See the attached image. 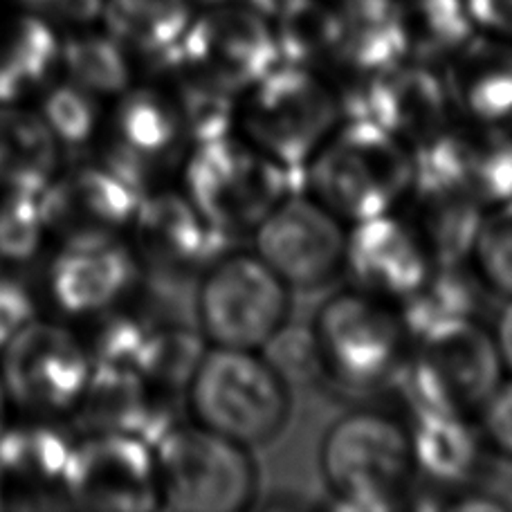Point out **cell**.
I'll return each instance as SVG.
<instances>
[{
	"instance_id": "836d02e7",
	"label": "cell",
	"mask_w": 512,
	"mask_h": 512,
	"mask_svg": "<svg viewBox=\"0 0 512 512\" xmlns=\"http://www.w3.org/2000/svg\"><path fill=\"white\" fill-rule=\"evenodd\" d=\"M43 122L63 144H86L99 122V104L95 95L86 88L77 84L59 86L45 99Z\"/></svg>"
},
{
	"instance_id": "277c9868",
	"label": "cell",
	"mask_w": 512,
	"mask_h": 512,
	"mask_svg": "<svg viewBox=\"0 0 512 512\" xmlns=\"http://www.w3.org/2000/svg\"><path fill=\"white\" fill-rule=\"evenodd\" d=\"M176 187L214 232L239 243L299 187V176L227 131L191 146L176 173Z\"/></svg>"
},
{
	"instance_id": "e575fe53",
	"label": "cell",
	"mask_w": 512,
	"mask_h": 512,
	"mask_svg": "<svg viewBox=\"0 0 512 512\" xmlns=\"http://www.w3.org/2000/svg\"><path fill=\"white\" fill-rule=\"evenodd\" d=\"M261 353L290 384V389L297 384L322 382V369H319L315 342L308 326L288 322L263 346Z\"/></svg>"
},
{
	"instance_id": "3957f363",
	"label": "cell",
	"mask_w": 512,
	"mask_h": 512,
	"mask_svg": "<svg viewBox=\"0 0 512 512\" xmlns=\"http://www.w3.org/2000/svg\"><path fill=\"white\" fill-rule=\"evenodd\" d=\"M308 328L322 384L349 398L393 389L414 342L398 304L346 283L317 306Z\"/></svg>"
},
{
	"instance_id": "1f68e13d",
	"label": "cell",
	"mask_w": 512,
	"mask_h": 512,
	"mask_svg": "<svg viewBox=\"0 0 512 512\" xmlns=\"http://www.w3.org/2000/svg\"><path fill=\"white\" fill-rule=\"evenodd\" d=\"M468 263L490 297L512 299V203L483 214Z\"/></svg>"
},
{
	"instance_id": "6da1fadb",
	"label": "cell",
	"mask_w": 512,
	"mask_h": 512,
	"mask_svg": "<svg viewBox=\"0 0 512 512\" xmlns=\"http://www.w3.org/2000/svg\"><path fill=\"white\" fill-rule=\"evenodd\" d=\"M317 468L335 508H411L418 479L407 418L380 407L344 411L322 434Z\"/></svg>"
},
{
	"instance_id": "2e32d148",
	"label": "cell",
	"mask_w": 512,
	"mask_h": 512,
	"mask_svg": "<svg viewBox=\"0 0 512 512\" xmlns=\"http://www.w3.org/2000/svg\"><path fill=\"white\" fill-rule=\"evenodd\" d=\"M90 358L75 337L50 324H27L5 346L3 376L9 396L30 409H66L84 391Z\"/></svg>"
},
{
	"instance_id": "f546056e",
	"label": "cell",
	"mask_w": 512,
	"mask_h": 512,
	"mask_svg": "<svg viewBox=\"0 0 512 512\" xmlns=\"http://www.w3.org/2000/svg\"><path fill=\"white\" fill-rule=\"evenodd\" d=\"M72 445L50 425H23L0 434V470L30 486L61 483Z\"/></svg>"
},
{
	"instance_id": "d6a6232c",
	"label": "cell",
	"mask_w": 512,
	"mask_h": 512,
	"mask_svg": "<svg viewBox=\"0 0 512 512\" xmlns=\"http://www.w3.org/2000/svg\"><path fill=\"white\" fill-rule=\"evenodd\" d=\"M45 232L41 194L7 191L0 203V256L27 261L39 252Z\"/></svg>"
},
{
	"instance_id": "8992f818",
	"label": "cell",
	"mask_w": 512,
	"mask_h": 512,
	"mask_svg": "<svg viewBox=\"0 0 512 512\" xmlns=\"http://www.w3.org/2000/svg\"><path fill=\"white\" fill-rule=\"evenodd\" d=\"M290 414V384L261 351L207 346L185 393L191 423L256 450L277 441Z\"/></svg>"
},
{
	"instance_id": "ffe728a7",
	"label": "cell",
	"mask_w": 512,
	"mask_h": 512,
	"mask_svg": "<svg viewBox=\"0 0 512 512\" xmlns=\"http://www.w3.org/2000/svg\"><path fill=\"white\" fill-rule=\"evenodd\" d=\"M416 169L450 178L486 212L508 205L512 203V124L461 120L441 144L418 155Z\"/></svg>"
},
{
	"instance_id": "e0dca14e",
	"label": "cell",
	"mask_w": 512,
	"mask_h": 512,
	"mask_svg": "<svg viewBox=\"0 0 512 512\" xmlns=\"http://www.w3.org/2000/svg\"><path fill=\"white\" fill-rule=\"evenodd\" d=\"M144 196L104 162L75 169L41 191L45 230L68 245L115 241L131 227Z\"/></svg>"
},
{
	"instance_id": "5bb4252c",
	"label": "cell",
	"mask_w": 512,
	"mask_h": 512,
	"mask_svg": "<svg viewBox=\"0 0 512 512\" xmlns=\"http://www.w3.org/2000/svg\"><path fill=\"white\" fill-rule=\"evenodd\" d=\"M63 490L72 504L90 510L160 508L153 445L126 434H90L72 445Z\"/></svg>"
},
{
	"instance_id": "83f0119b",
	"label": "cell",
	"mask_w": 512,
	"mask_h": 512,
	"mask_svg": "<svg viewBox=\"0 0 512 512\" xmlns=\"http://www.w3.org/2000/svg\"><path fill=\"white\" fill-rule=\"evenodd\" d=\"M57 162V137L41 117L0 108V189L41 194Z\"/></svg>"
},
{
	"instance_id": "74e56055",
	"label": "cell",
	"mask_w": 512,
	"mask_h": 512,
	"mask_svg": "<svg viewBox=\"0 0 512 512\" xmlns=\"http://www.w3.org/2000/svg\"><path fill=\"white\" fill-rule=\"evenodd\" d=\"M477 32L512 41V0H465Z\"/></svg>"
},
{
	"instance_id": "4dcf8cb0",
	"label": "cell",
	"mask_w": 512,
	"mask_h": 512,
	"mask_svg": "<svg viewBox=\"0 0 512 512\" xmlns=\"http://www.w3.org/2000/svg\"><path fill=\"white\" fill-rule=\"evenodd\" d=\"M126 48L115 36L88 34L66 43L61 61L75 84L93 95H122L133 86Z\"/></svg>"
},
{
	"instance_id": "484cf974",
	"label": "cell",
	"mask_w": 512,
	"mask_h": 512,
	"mask_svg": "<svg viewBox=\"0 0 512 512\" xmlns=\"http://www.w3.org/2000/svg\"><path fill=\"white\" fill-rule=\"evenodd\" d=\"M407 59L443 68L477 25L465 0H393Z\"/></svg>"
},
{
	"instance_id": "4fadbf2b",
	"label": "cell",
	"mask_w": 512,
	"mask_h": 512,
	"mask_svg": "<svg viewBox=\"0 0 512 512\" xmlns=\"http://www.w3.org/2000/svg\"><path fill=\"white\" fill-rule=\"evenodd\" d=\"M173 52L232 95L281 61L274 25L250 5H214L200 12Z\"/></svg>"
},
{
	"instance_id": "30bf717a",
	"label": "cell",
	"mask_w": 512,
	"mask_h": 512,
	"mask_svg": "<svg viewBox=\"0 0 512 512\" xmlns=\"http://www.w3.org/2000/svg\"><path fill=\"white\" fill-rule=\"evenodd\" d=\"M128 232L142 286L176 295H191L207 265L234 245L205 223L176 185L146 191Z\"/></svg>"
},
{
	"instance_id": "f1b7e54d",
	"label": "cell",
	"mask_w": 512,
	"mask_h": 512,
	"mask_svg": "<svg viewBox=\"0 0 512 512\" xmlns=\"http://www.w3.org/2000/svg\"><path fill=\"white\" fill-rule=\"evenodd\" d=\"M205 351L207 342L189 319L153 322L137 360V373L158 396L185 407L189 380Z\"/></svg>"
},
{
	"instance_id": "52a82bcc",
	"label": "cell",
	"mask_w": 512,
	"mask_h": 512,
	"mask_svg": "<svg viewBox=\"0 0 512 512\" xmlns=\"http://www.w3.org/2000/svg\"><path fill=\"white\" fill-rule=\"evenodd\" d=\"M292 292L250 245L234 243L196 279L191 315L207 346L261 351L292 319Z\"/></svg>"
},
{
	"instance_id": "ab89813d",
	"label": "cell",
	"mask_w": 512,
	"mask_h": 512,
	"mask_svg": "<svg viewBox=\"0 0 512 512\" xmlns=\"http://www.w3.org/2000/svg\"><path fill=\"white\" fill-rule=\"evenodd\" d=\"M308 0H248V5L259 12L263 18H268L272 23H279L283 18L297 12L299 7H304Z\"/></svg>"
},
{
	"instance_id": "603a6c76",
	"label": "cell",
	"mask_w": 512,
	"mask_h": 512,
	"mask_svg": "<svg viewBox=\"0 0 512 512\" xmlns=\"http://www.w3.org/2000/svg\"><path fill=\"white\" fill-rule=\"evenodd\" d=\"M140 281V265L120 239L68 245L50 274L54 299L72 315L104 313Z\"/></svg>"
},
{
	"instance_id": "ac0fdd59",
	"label": "cell",
	"mask_w": 512,
	"mask_h": 512,
	"mask_svg": "<svg viewBox=\"0 0 512 512\" xmlns=\"http://www.w3.org/2000/svg\"><path fill=\"white\" fill-rule=\"evenodd\" d=\"M405 418L418 479L411 508H429V501L438 495L434 510H441L445 497L483 486L492 456L477 418L425 411H414Z\"/></svg>"
},
{
	"instance_id": "8fae6325",
	"label": "cell",
	"mask_w": 512,
	"mask_h": 512,
	"mask_svg": "<svg viewBox=\"0 0 512 512\" xmlns=\"http://www.w3.org/2000/svg\"><path fill=\"white\" fill-rule=\"evenodd\" d=\"M346 232L342 218L304 187H295L248 241L292 290H319L342 279Z\"/></svg>"
},
{
	"instance_id": "5b68a950",
	"label": "cell",
	"mask_w": 512,
	"mask_h": 512,
	"mask_svg": "<svg viewBox=\"0 0 512 512\" xmlns=\"http://www.w3.org/2000/svg\"><path fill=\"white\" fill-rule=\"evenodd\" d=\"M344 117L340 90L331 79L279 61L236 95L232 131L299 176Z\"/></svg>"
},
{
	"instance_id": "44dd1931",
	"label": "cell",
	"mask_w": 512,
	"mask_h": 512,
	"mask_svg": "<svg viewBox=\"0 0 512 512\" xmlns=\"http://www.w3.org/2000/svg\"><path fill=\"white\" fill-rule=\"evenodd\" d=\"M79 427L88 434H126L155 445L185 407L155 393L135 369L93 364L77 400Z\"/></svg>"
},
{
	"instance_id": "7bdbcfd3",
	"label": "cell",
	"mask_w": 512,
	"mask_h": 512,
	"mask_svg": "<svg viewBox=\"0 0 512 512\" xmlns=\"http://www.w3.org/2000/svg\"><path fill=\"white\" fill-rule=\"evenodd\" d=\"M0 486H3V470H0Z\"/></svg>"
},
{
	"instance_id": "4316f807",
	"label": "cell",
	"mask_w": 512,
	"mask_h": 512,
	"mask_svg": "<svg viewBox=\"0 0 512 512\" xmlns=\"http://www.w3.org/2000/svg\"><path fill=\"white\" fill-rule=\"evenodd\" d=\"M108 32L146 63L178 48L194 18L189 0H108Z\"/></svg>"
},
{
	"instance_id": "cb8c5ba5",
	"label": "cell",
	"mask_w": 512,
	"mask_h": 512,
	"mask_svg": "<svg viewBox=\"0 0 512 512\" xmlns=\"http://www.w3.org/2000/svg\"><path fill=\"white\" fill-rule=\"evenodd\" d=\"M465 122H512V41L477 32L441 68Z\"/></svg>"
},
{
	"instance_id": "7c38bea8",
	"label": "cell",
	"mask_w": 512,
	"mask_h": 512,
	"mask_svg": "<svg viewBox=\"0 0 512 512\" xmlns=\"http://www.w3.org/2000/svg\"><path fill=\"white\" fill-rule=\"evenodd\" d=\"M191 146L176 99L153 77L149 84L131 86L120 95L104 164L146 194L162 187L167 178L176 180Z\"/></svg>"
},
{
	"instance_id": "d6986e66",
	"label": "cell",
	"mask_w": 512,
	"mask_h": 512,
	"mask_svg": "<svg viewBox=\"0 0 512 512\" xmlns=\"http://www.w3.org/2000/svg\"><path fill=\"white\" fill-rule=\"evenodd\" d=\"M432 270V259L398 212L349 225L342 263L346 286L400 306Z\"/></svg>"
},
{
	"instance_id": "d590c367",
	"label": "cell",
	"mask_w": 512,
	"mask_h": 512,
	"mask_svg": "<svg viewBox=\"0 0 512 512\" xmlns=\"http://www.w3.org/2000/svg\"><path fill=\"white\" fill-rule=\"evenodd\" d=\"M474 418L492 459L512 463V376L499 382Z\"/></svg>"
},
{
	"instance_id": "ba28073f",
	"label": "cell",
	"mask_w": 512,
	"mask_h": 512,
	"mask_svg": "<svg viewBox=\"0 0 512 512\" xmlns=\"http://www.w3.org/2000/svg\"><path fill=\"white\" fill-rule=\"evenodd\" d=\"M504 378L490 324L474 319L416 337L393 391L407 414L474 418Z\"/></svg>"
},
{
	"instance_id": "f35d334b",
	"label": "cell",
	"mask_w": 512,
	"mask_h": 512,
	"mask_svg": "<svg viewBox=\"0 0 512 512\" xmlns=\"http://www.w3.org/2000/svg\"><path fill=\"white\" fill-rule=\"evenodd\" d=\"M492 337H495L501 364H504L506 376H512V299H504V306L490 322Z\"/></svg>"
},
{
	"instance_id": "d4e9b609",
	"label": "cell",
	"mask_w": 512,
	"mask_h": 512,
	"mask_svg": "<svg viewBox=\"0 0 512 512\" xmlns=\"http://www.w3.org/2000/svg\"><path fill=\"white\" fill-rule=\"evenodd\" d=\"M488 297L490 292L483 288L470 263L434 265L423 286L398 308L411 340H416L438 328L486 319Z\"/></svg>"
},
{
	"instance_id": "9c48e42d",
	"label": "cell",
	"mask_w": 512,
	"mask_h": 512,
	"mask_svg": "<svg viewBox=\"0 0 512 512\" xmlns=\"http://www.w3.org/2000/svg\"><path fill=\"white\" fill-rule=\"evenodd\" d=\"M160 508L178 512H245L259 501L261 474L252 450L178 420L153 445Z\"/></svg>"
},
{
	"instance_id": "60d3db41",
	"label": "cell",
	"mask_w": 512,
	"mask_h": 512,
	"mask_svg": "<svg viewBox=\"0 0 512 512\" xmlns=\"http://www.w3.org/2000/svg\"><path fill=\"white\" fill-rule=\"evenodd\" d=\"M5 427V393H3V384H0V434H3Z\"/></svg>"
},
{
	"instance_id": "7a4b0ae2",
	"label": "cell",
	"mask_w": 512,
	"mask_h": 512,
	"mask_svg": "<svg viewBox=\"0 0 512 512\" xmlns=\"http://www.w3.org/2000/svg\"><path fill=\"white\" fill-rule=\"evenodd\" d=\"M416 155L371 117L346 115L299 173V187L346 225L398 212Z\"/></svg>"
},
{
	"instance_id": "9a60e30c",
	"label": "cell",
	"mask_w": 512,
	"mask_h": 512,
	"mask_svg": "<svg viewBox=\"0 0 512 512\" xmlns=\"http://www.w3.org/2000/svg\"><path fill=\"white\" fill-rule=\"evenodd\" d=\"M355 115L387 128L416 158L441 144L461 122L443 70L411 59L373 81Z\"/></svg>"
},
{
	"instance_id": "7402d4cb",
	"label": "cell",
	"mask_w": 512,
	"mask_h": 512,
	"mask_svg": "<svg viewBox=\"0 0 512 512\" xmlns=\"http://www.w3.org/2000/svg\"><path fill=\"white\" fill-rule=\"evenodd\" d=\"M398 214L434 265H456L470 261L486 209L450 178L416 169L414 187Z\"/></svg>"
},
{
	"instance_id": "b9f144b4",
	"label": "cell",
	"mask_w": 512,
	"mask_h": 512,
	"mask_svg": "<svg viewBox=\"0 0 512 512\" xmlns=\"http://www.w3.org/2000/svg\"><path fill=\"white\" fill-rule=\"evenodd\" d=\"M25 3L30 5H41V7H50V5H59L63 0H25Z\"/></svg>"
},
{
	"instance_id": "8d00e7d4",
	"label": "cell",
	"mask_w": 512,
	"mask_h": 512,
	"mask_svg": "<svg viewBox=\"0 0 512 512\" xmlns=\"http://www.w3.org/2000/svg\"><path fill=\"white\" fill-rule=\"evenodd\" d=\"M34 313V297L25 283L9 274H0V349H5L27 324H32Z\"/></svg>"
}]
</instances>
